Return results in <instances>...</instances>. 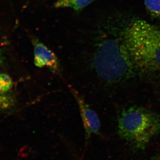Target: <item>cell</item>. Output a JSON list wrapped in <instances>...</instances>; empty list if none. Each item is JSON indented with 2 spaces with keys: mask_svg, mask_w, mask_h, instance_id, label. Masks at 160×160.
I'll list each match as a JSON object with an SVG mask.
<instances>
[{
  "mask_svg": "<svg viewBox=\"0 0 160 160\" xmlns=\"http://www.w3.org/2000/svg\"><path fill=\"white\" fill-rule=\"evenodd\" d=\"M98 29L90 58L92 71L106 85L122 82L136 69L128 50L119 33L114 36L109 23Z\"/></svg>",
  "mask_w": 160,
  "mask_h": 160,
  "instance_id": "obj_1",
  "label": "cell"
},
{
  "mask_svg": "<svg viewBox=\"0 0 160 160\" xmlns=\"http://www.w3.org/2000/svg\"><path fill=\"white\" fill-rule=\"evenodd\" d=\"M136 70L160 71V27L146 21H131L120 31Z\"/></svg>",
  "mask_w": 160,
  "mask_h": 160,
  "instance_id": "obj_2",
  "label": "cell"
},
{
  "mask_svg": "<svg viewBox=\"0 0 160 160\" xmlns=\"http://www.w3.org/2000/svg\"><path fill=\"white\" fill-rule=\"evenodd\" d=\"M118 134L135 151L144 150L160 133V116L149 109L131 106L119 116Z\"/></svg>",
  "mask_w": 160,
  "mask_h": 160,
  "instance_id": "obj_3",
  "label": "cell"
},
{
  "mask_svg": "<svg viewBox=\"0 0 160 160\" xmlns=\"http://www.w3.org/2000/svg\"><path fill=\"white\" fill-rule=\"evenodd\" d=\"M69 88L79 106L85 129L86 142L90 139L92 134L101 136L100 120L96 112L91 109L77 90L70 85H69Z\"/></svg>",
  "mask_w": 160,
  "mask_h": 160,
  "instance_id": "obj_4",
  "label": "cell"
},
{
  "mask_svg": "<svg viewBox=\"0 0 160 160\" xmlns=\"http://www.w3.org/2000/svg\"><path fill=\"white\" fill-rule=\"evenodd\" d=\"M32 42L34 49V64L38 68L46 67L52 73L60 74L61 66L59 60L52 50L36 38Z\"/></svg>",
  "mask_w": 160,
  "mask_h": 160,
  "instance_id": "obj_5",
  "label": "cell"
},
{
  "mask_svg": "<svg viewBox=\"0 0 160 160\" xmlns=\"http://www.w3.org/2000/svg\"><path fill=\"white\" fill-rule=\"evenodd\" d=\"M96 0H56L53 4L55 8H70L79 12Z\"/></svg>",
  "mask_w": 160,
  "mask_h": 160,
  "instance_id": "obj_6",
  "label": "cell"
},
{
  "mask_svg": "<svg viewBox=\"0 0 160 160\" xmlns=\"http://www.w3.org/2000/svg\"><path fill=\"white\" fill-rule=\"evenodd\" d=\"M146 10L150 16L160 18V0H144Z\"/></svg>",
  "mask_w": 160,
  "mask_h": 160,
  "instance_id": "obj_7",
  "label": "cell"
},
{
  "mask_svg": "<svg viewBox=\"0 0 160 160\" xmlns=\"http://www.w3.org/2000/svg\"><path fill=\"white\" fill-rule=\"evenodd\" d=\"M13 81L9 75L0 71V92L5 93L12 88Z\"/></svg>",
  "mask_w": 160,
  "mask_h": 160,
  "instance_id": "obj_8",
  "label": "cell"
},
{
  "mask_svg": "<svg viewBox=\"0 0 160 160\" xmlns=\"http://www.w3.org/2000/svg\"><path fill=\"white\" fill-rule=\"evenodd\" d=\"M14 100L10 96L0 92V110L9 109L14 105Z\"/></svg>",
  "mask_w": 160,
  "mask_h": 160,
  "instance_id": "obj_9",
  "label": "cell"
},
{
  "mask_svg": "<svg viewBox=\"0 0 160 160\" xmlns=\"http://www.w3.org/2000/svg\"><path fill=\"white\" fill-rule=\"evenodd\" d=\"M5 61V56L4 55L3 51L0 49V66L3 64Z\"/></svg>",
  "mask_w": 160,
  "mask_h": 160,
  "instance_id": "obj_10",
  "label": "cell"
},
{
  "mask_svg": "<svg viewBox=\"0 0 160 160\" xmlns=\"http://www.w3.org/2000/svg\"><path fill=\"white\" fill-rule=\"evenodd\" d=\"M143 160H160V156H155Z\"/></svg>",
  "mask_w": 160,
  "mask_h": 160,
  "instance_id": "obj_11",
  "label": "cell"
}]
</instances>
